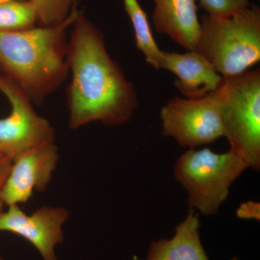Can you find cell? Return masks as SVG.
<instances>
[{"mask_svg":"<svg viewBox=\"0 0 260 260\" xmlns=\"http://www.w3.org/2000/svg\"><path fill=\"white\" fill-rule=\"evenodd\" d=\"M7 1H10V0H0V4H1V3H5V2Z\"/></svg>","mask_w":260,"mask_h":260,"instance_id":"obj_20","label":"cell"},{"mask_svg":"<svg viewBox=\"0 0 260 260\" xmlns=\"http://www.w3.org/2000/svg\"><path fill=\"white\" fill-rule=\"evenodd\" d=\"M80 11L75 5L64 21L53 26L0 31V68L32 103L42 104L68 77L66 32Z\"/></svg>","mask_w":260,"mask_h":260,"instance_id":"obj_2","label":"cell"},{"mask_svg":"<svg viewBox=\"0 0 260 260\" xmlns=\"http://www.w3.org/2000/svg\"><path fill=\"white\" fill-rule=\"evenodd\" d=\"M0 260H4V259H3V256H2L1 254H0Z\"/></svg>","mask_w":260,"mask_h":260,"instance_id":"obj_21","label":"cell"},{"mask_svg":"<svg viewBox=\"0 0 260 260\" xmlns=\"http://www.w3.org/2000/svg\"><path fill=\"white\" fill-rule=\"evenodd\" d=\"M239 258L238 257V256H234V257H233L231 260H239Z\"/></svg>","mask_w":260,"mask_h":260,"instance_id":"obj_19","label":"cell"},{"mask_svg":"<svg viewBox=\"0 0 260 260\" xmlns=\"http://www.w3.org/2000/svg\"><path fill=\"white\" fill-rule=\"evenodd\" d=\"M224 138L249 169L260 168V70L224 78L220 102Z\"/></svg>","mask_w":260,"mask_h":260,"instance_id":"obj_5","label":"cell"},{"mask_svg":"<svg viewBox=\"0 0 260 260\" xmlns=\"http://www.w3.org/2000/svg\"><path fill=\"white\" fill-rule=\"evenodd\" d=\"M37 12V25L48 27L62 23L69 16L77 0H30Z\"/></svg>","mask_w":260,"mask_h":260,"instance_id":"obj_15","label":"cell"},{"mask_svg":"<svg viewBox=\"0 0 260 260\" xmlns=\"http://www.w3.org/2000/svg\"><path fill=\"white\" fill-rule=\"evenodd\" d=\"M73 26L66 56L72 75L67 93L70 129L95 121L107 126L129 122L139 105L134 85L109 56L102 30L83 10Z\"/></svg>","mask_w":260,"mask_h":260,"instance_id":"obj_1","label":"cell"},{"mask_svg":"<svg viewBox=\"0 0 260 260\" xmlns=\"http://www.w3.org/2000/svg\"><path fill=\"white\" fill-rule=\"evenodd\" d=\"M59 160L55 143L40 145L13 159L2 190L4 204H25L35 191L47 190Z\"/></svg>","mask_w":260,"mask_h":260,"instance_id":"obj_9","label":"cell"},{"mask_svg":"<svg viewBox=\"0 0 260 260\" xmlns=\"http://www.w3.org/2000/svg\"><path fill=\"white\" fill-rule=\"evenodd\" d=\"M154 28L186 51L196 50L200 30L197 0H153Z\"/></svg>","mask_w":260,"mask_h":260,"instance_id":"obj_11","label":"cell"},{"mask_svg":"<svg viewBox=\"0 0 260 260\" xmlns=\"http://www.w3.org/2000/svg\"><path fill=\"white\" fill-rule=\"evenodd\" d=\"M238 218L244 220H260V204L257 202L246 201L242 203L237 210Z\"/></svg>","mask_w":260,"mask_h":260,"instance_id":"obj_17","label":"cell"},{"mask_svg":"<svg viewBox=\"0 0 260 260\" xmlns=\"http://www.w3.org/2000/svg\"><path fill=\"white\" fill-rule=\"evenodd\" d=\"M247 169L232 150L216 153L208 148L189 149L178 158L174 174L187 192L189 209L212 216L218 213L231 186Z\"/></svg>","mask_w":260,"mask_h":260,"instance_id":"obj_4","label":"cell"},{"mask_svg":"<svg viewBox=\"0 0 260 260\" xmlns=\"http://www.w3.org/2000/svg\"><path fill=\"white\" fill-rule=\"evenodd\" d=\"M206 14L213 17H228L245 9L250 5L249 0H199Z\"/></svg>","mask_w":260,"mask_h":260,"instance_id":"obj_16","label":"cell"},{"mask_svg":"<svg viewBox=\"0 0 260 260\" xmlns=\"http://www.w3.org/2000/svg\"><path fill=\"white\" fill-rule=\"evenodd\" d=\"M11 165V159L8 158L6 155H0V213L3 211V207L5 205L3 200H2V190H3V186H4L8 174H9Z\"/></svg>","mask_w":260,"mask_h":260,"instance_id":"obj_18","label":"cell"},{"mask_svg":"<svg viewBox=\"0 0 260 260\" xmlns=\"http://www.w3.org/2000/svg\"><path fill=\"white\" fill-rule=\"evenodd\" d=\"M37 24V12L30 0H10L0 4V31L27 30Z\"/></svg>","mask_w":260,"mask_h":260,"instance_id":"obj_14","label":"cell"},{"mask_svg":"<svg viewBox=\"0 0 260 260\" xmlns=\"http://www.w3.org/2000/svg\"><path fill=\"white\" fill-rule=\"evenodd\" d=\"M0 92L11 106L10 115L0 119L3 155L13 160L32 148L55 143V131L50 122L36 112L28 95L5 74H0Z\"/></svg>","mask_w":260,"mask_h":260,"instance_id":"obj_7","label":"cell"},{"mask_svg":"<svg viewBox=\"0 0 260 260\" xmlns=\"http://www.w3.org/2000/svg\"><path fill=\"white\" fill-rule=\"evenodd\" d=\"M161 69L177 77L174 85L186 99H198L220 88L224 78L197 51L176 53L164 51Z\"/></svg>","mask_w":260,"mask_h":260,"instance_id":"obj_10","label":"cell"},{"mask_svg":"<svg viewBox=\"0 0 260 260\" xmlns=\"http://www.w3.org/2000/svg\"><path fill=\"white\" fill-rule=\"evenodd\" d=\"M0 213V232L12 233L30 242L43 260H58L56 246L64 240L63 225L70 213L63 207H41L30 215L18 205Z\"/></svg>","mask_w":260,"mask_h":260,"instance_id":"obj_8","label":"cell"},{"mask_svg":"<svg viewBox=\"0 0 260 260\" xmlns=\"http://www.w3.org/2000/svg\"><path fill=\"white\" fill-rule=\"evenodd\" d=\"M196 50L224 78L248 71L260 60V8H248L228 17L203 15Z\"/></svg>","mask_w":260,"mask_h":260,"instance_id":"obj_3","label":"cell"},{"mask_svg":"<svg viewBox=\"0 0 260 260\" xmlns=\"http://www.w3.org/2000/svg\"><path fill=\"white\" fill-rule=\"evenodd\" d=\"M135 32V43L145 61L154 69H161L164 51L159 49L154 39L148 16L138 0H122Z\"/></svg>","mask_w":260,"mask_h":260,"instance_id":"obj_13","label":"cell"},{"mask_svg":"<svg viewBox=\"0 0 260 260\" xmlns=\"http://www.w3.org/2000/svg\"><path fill=\"white\" fill-rule=\"evenodd\" d=\"M3 155V153H2L1 148H0V155Z\"/></svg>","mask_w":260,"mask_h":260,"instance_id":"obj_22","label":"cell"},{"mask_svg":"<svg viewBox=\"0 0 260 260\" xmlns=\"http://www.w3.org/2000/svg\"><path fill=\"white\" fill-rule=\"evenodd\" d=\"M223 85L198 99H170L160 112L162 135L189 149L213 143L223 137L220 112Z\"/></svg>","mask_w":260,"mask_h":260,"instance_id":"obj_6","label":"cell"},{"mask_svg":"<svg viewBox=\"0 0 260 260\" xmlns=\"http://www.w3.org/2000/svg\"><path fill=\"white\" fill-rule=\"evenodd\" d=\"M200 226L199 215L188 210L186 218L176 226L174 237L150 243L145 260H210L200 238Z\"/></svg>","mask_w":260,"mask_h":260,"instance_id":"obj_12","label":"cell"}]
</instances>
